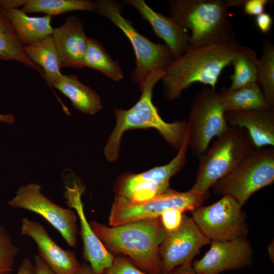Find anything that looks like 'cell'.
<instances>
[{
	"label": "cell",
	"instance_id": "e0dca14e",
	"mask_svg": "<svg viewBox=\"0 0 274 274\" xmlns=\"http://www.w3.org/2000/svg\"><path fill=\"white\" fill-rule=\"evenodd\" d=\"M58 54L60 67L83 68L84 58L89 38L81 20L75 16L66 18L52 35Z\"/></svg>",
	"mask_w": 274,
	"mask_h": 274
},
{
	"label": "cell",
	"instance_id": "6da1fadb",
	"mask_svg": "<svg viewBox=\"0 0 274 274\" xmlns=\"http://www.w3.org/2000/svg\"><path fill=\"white\" fill-rule=\"evenodd\" d=\"M241 46L238 42L232 44L189 47L164 70L161 80L165 98L172 101L179 98L184 90L196 82L216 89L221 72L226 66L231 65Z\"/></svg>",
	"mask_w": 274,
	"mask_h": 274
},
{
	"label": "cell",
	"instance_id": "74e56055",
	"mask_svg": "<svg viewBox=\"0 0 274 274\" xmlns=\"http://www.w3.org/2000/svg\"><path fill=\"white\" fill-rule=\"evenodd\" d=\"M75 274H94V273L89 264L84 263L82 264L80 270Z\"/></svg>",
	"mask_w": 274,
	"mask_h": 274
},
{
	"label": "cell",
	"instance_id": "4dcf8cb0",
	"mask_svg": "<svg viewBox=\"0 0 274 274\" xmlns=\"http://www.w3.org/2000/svg\"><path fill=\"white\" fill-rule=\"evenodd\" d=\"M184 212L180 209H169L163 211L160 217L166 231L177 229L181 224Z\"/></svg>",
	"mask_w": 274,
	"mask_h": 274
},
{
	"label": "cell",
	"instance_id": "ac0fdd59",
	"mask_svg": "<svg viewBox=\"0 0 274 274\" xmlns=\"http://www.w3.org/2000/svg\"><path fill=\"white\" fill-rule=\"evenodd\" d=\"M123 3L133 7L142 18L148 22L155 33L162 39L174 59L189 48V35L169 16L156 12L144 0H124Z\"/></svg>",
	"mask_w": 274,
	"mask_h": 274
},
{
	"label": "cell",
	"instance_id": "1f68e13d",
	"mask_svg": "<svg viewBox=\"0 0 274 274\" xmlns=\"http://www.w3.org/2000/svg\"><path fill=\"white\" fill-rule=\"evenodd\" d=\"M268 0H245L242 8L245 14L257 16L264 12Z\"/></svg>",
	"mask_w": 274,
	"mask_h": 274
},
{
	"label": "cell",
	"instance_id": "8fae6325",
	"mask_svg": "<svg viewBox=\"0 0 274 274\" xmlns=\"http://www.w3.org/2000/svg\"><path fill=\"white\" fill-rule=\"evenodd\" d=\"M41 188L36 183L20 186L8 205L39 215L60 233L68 246L75 247L78 231L76 213L51 200L41 193Z\"/></svg>",
	"mask_w": 274,
	"mask_h": 274
},
{
	"label": "cell",
	"instance_id": "cb8c5ba5",
	"mask_svg": "<svg viewBox=\"0 0 274 274\" xmlns=\"http://www.w3.org/2000/svg\"><path fill=\"white\" fill-rule=\"evenodd\" d=\"M0 59L15 60L38 72L43 76V70L28 57L24 46L17 37L5 10L0 6Z\"/></svg>",
	"mask_w": 274,
	"mask_h": 274
},
{
	"label": "cell",
	"instance_id": "9a60e30c",
	"mask_svg": "<svg viewBox=\"0 0 274 274\" xmlns=\"http://www.w3.org/2000/svg\"><path fill=\"white\" fill-rule=\"evenodd\" d=\"M65 188L64 197L66 203L75 210L80 220L84 257L89 263L94 274H104L112 265L115 257L95 234L87 220L81 200L84 187L74 181L71 187L65 186Z\"/></svg>",
	"mask_w": 274,
	"mask_h": 274
},
{
	"label": "cell",
	"instance_id": "7402d4cb",
	"mask_svg": "<svg viewBox=\"0 0 274 274\" xmlns=\"http://www.w3.org/2000/svg\"><path fill=\"white\" fill-rule=\"evenodd\" d=\"M219 93L225 112L274 108L267 103L256 83L234 89L224 87Z\"/></svg>",
	"mask_w": 274,
	"mask_h": 274
},
{
	"label": "cell",
	"instance_id": "f546056e",
	"mask_svg": "<svg viewBox=\"0 0 274 274\" xmlns=\"http://www.w3.org/2000/svg\"><path fill=\"white\" fill-rule=\"evenodd\" d=\"M105 274H150L141 269L130 260L123 257L114 258L112 265Z\"/></svg>",
	"mask_w": 274,
	"mask_h": 274
},
{
	"label": "cell",
	"instance_id": "f35d334b",
	"mask_svg": "<svg viewBox=\"0 0 274 274\" xmlns=\"http://www.w3.org/2000/svg\"><path fill=\"white\" fill-rule=\"evenodd\" d=\"M15 121V118L12 114H0V122L8 124H12Z\"/></svg>",
	"mask_w": 274,
	"mask_h": 274
},
{
	"label": "cell",
	"instance_id": "8d00e7d4",
	"mask_svg": "<svg viewBox=\"0 0 274 274\" xmlns=\"http://www.w3.org/2000/svg\"><path fill=\"white\" fill-rule=\"evenodd\" d=\"M16 274H34V265L28 258L22 262Z\"/></svg>",
	"mask_w": 274,
	"mask_h": 274
},
{
	"label": "cell",
	"instance_id": "7c38bea8",
	"mask_svg": "<svg viewBox=\"0 0 274 274\" xmlns=\"http://www.w3.org/2000/svg\"><path fill=\"white\" fill-rule=\"evenodd\" d=\"M187 153L179 151L167 164L139 174H127L119 177L115 186L116 196L124 197L133 203L147 201L167 190L170 178L184 166Z\"/></svg>",
	"mask_w": 274,
	"mask_h": 274
},
{
	"label": "cell",
	"instance_id": "60d3db41",
	"mask_svg": "<svg viewBox=\"0 0 274 274\" xmlns=\"http://www.w3.org/2000/svg\"><path fill=\"white\" fill-rule=\"evenodd\" d=\"M104 274H105V273H104Z\"/></svg>",
	"mask_w": 274,
	"mask_h": 274
},
{
	"label": "cell",
	"instance_id": "ab89813d",
	"mask_svg": "<svg viewBox=\"0 0 274 274\" xmlns=\"http://www.w3.org/2000/svg\"><path fill=\"white\" fill-rule=\"evenodd\" d=\"M267 253L271 261L274 262V244L273 242L269 244L267 247Z\"/></svg>",
	"mask_w": 274,
	"mask_h": 274
},
{
	"label": "cell",
	"instance_id": "4fadbf2b",
	"mask_svg": "<svg viewBox=\"0 0 274 274\" xmlns=\"http://www.w3.org/2000/svg\"><path fill=\"white\" fill-rule=\"evenodd\" d=\"M210 243L192 218L184 214L180 226L173 231H166L160 246L161 274H167L178 266L192 263L200 249Z\"/></svg>",
	"mask_w": 274,
	"mask_h": 274
},
{
	"label": "cell",
	"instance_id": "d6a6232c",
	"mask_svg": "<svg viewBox=\"0 0 274 274\" xmlns=\"http://www.w3.org/2000/svg\"><path fill=\"white\" fill-rule=\"evenodd\" d=\"M255 22L259 30L266 34L270 30L273 21L269 13L264 12L256 17Z\"/></svg>",
	"mask_w": 274,
	"mask_h": 274
},
{
	"label": "cell",
	"instance_id": "5b68a950",
	"mask_svg": "<svg viewBox=\"0 0 274 274\" xmlns=\"http://www.w3.org/2000/svg\"><path fill=\"white\" fill-rule=\"evenodd\" d=\"M256 148L245 128L229 125L227 130L198 157L195 182L189 190L208 196L210 188L231 172Z\"/></svg>",
	"mask_w": 274,
	"mask_h": 274
},
{
	"label": "cell",
	"instance_id": "d6986e66",
	"mask_svg": "<svg viewBox=\"0 0 274 274\" xmlns=\"http://www.w3.org/2000/svg\"><path fill=\"white\" fill-rule=\"evenodd\" d=\"M229 125L245 128L257 148L274 146V108L225 112Z\"/></svg>",
	"mask_w": 274,
	"mask_h": 274
},
{
	"label": "cell",
	"instance_id": "ba28073f",
	"mask_svg": "<svg viewBox=\"0 0 274 274\" xmlns=\"http://www.w3.org/2000/svg\"><path fill=\"white\" fill-rule=\"evenodd\" d=\"M225 110L220 93L211 87L204 88L192 103L187 121L189 148L199 157L208 148L212 140L227 129Z\"/></svg>",
	"mask_w": 274,
	"mask_h": 274
},
{
	"label": "cell",
	"instance_id": "4316f807",
	"mask_svg": "<svg viewBox=\"0 0 274 274\" xmlns=\"http://www.w3.org/2000/svg\"><path fill=\"white\" fill-rule=\"evenodd\" d=\"M21 10L53 17L75 11H93L96 10V3L89 0H27Z\"/></svg>",
	"mask_w": 274,
	"mask_h": 274
},
{
	"label": "cell",
	"instance_id": "603a6c76",
	"mask_svg": "<svg viewBox=\"0 0 274 274\" xmlns=\"http://www.w3.org/2000/svg\"><path fill=\"white\" fill-rule=\"evenodd\" d=\"M24 47L29 58L43 70V77L50 86L61 79L63 75L52 35Z\"/></svg>",
	"mask_w": 274,
	"mask_h": 274
},
{
	"label": "cell",
	"instance_id": "44dd1931",
	"mask_svg": "<svg viewBox=\"0 0 274 274\" xmlns=\"http://www.w3.org/2000/svg\"><path fill=\"white\" fill-rule=\"evenodd\" d=\"M52 86L67 97L75 108L83 113L93 115L102 108L98 94L79 81L77 76L63 75Z\"/></svg>",
	"mask_w": 274,
	"mask_h": 274
},
{
	"label": "cell",
	"instance_id": "3957f363",
	"mask_svg": "<svg viewBox=\"0 0 274 274\" xmlns=\"http://www.w3.org/2000/svg\"><path fill=\"white\" fill-rule=\"evenodd\" d=\"M90 225L106 247L128 256L141 269L161 274L159 247L165 232L160 217L108 227L95 221Z\"/></svg>",
	"mask_w": 274,
	"mask_h": 274
},
{
	"label": "cell",
	"instance_id": "7a4b0ae2",
	"mask_svg": "<svg viewBox=\"0 0 274 274\" xmlns=\"http://www.w3.org/2000/svg\"><path fill=\"white\" fill-rule=\"evenodd\" d=\"M245 0H171L168 12L184 30L190 48L238 43L228 9L242 7Z\"/></svg>",
	"mask_w": 274,
	"mask_h": 274
},
{
	"label": "cell",
	"instance_id": "277c9868",
	"mask_svg": "<svg viewBox=\"0 0 274 274\" xmlns=\"http://www.w3.org/2000/svg\"><path fill=\"white\" fill-rule=\"evenodd\" d=\"M164 75V71L150 75L140 88L142 92L140 99L130 109L115 110L116 125L104 149L105 155L109 161L117 160L122 135L126 130L132 129H156L174 148L179 150L182 146L188 134L187 121L165 122L152 102L154 88Z\"/></svg>",
	"mask_w": 274,
	"mask_h": 274
},
{
	"label": "cell",
	"instance_id": "83f0119b",
	"mask_svg": "<svg viewBox=\"0 0 274 274\" xmlns=\"http://www.w3.org/2000/svg\"><path fill=\"white\" fill-rule=\"evenodd\" d=\"M258 82L265 100L274 108V46L269 41L263 43L262 54L258 58Z\"/></svg>",
	"mask_w": 274,
	"mask_h": 274
},
{
	"label": "cell",
	"instance_id": "52a82bcc",
	"mask_svg": "<svg viewBox=\"0 0 274 274\" xmlns=\"http://www.w3.org/2000/svg\"><path fill=\"white\" fill-rule=\"evenodd\" d=\"M274 181V148L256 147L231 172L212 187L214 193L228 195L242 207L258 190Z\"/></svg>",
	"mask_w": 274,
	"mask_h": 274
},
{
	"label": "cell",
	"instance_id": "f1b7e54d",
	"mask_svg": "<svg viewBox=\"0 0 274 274\" xmlns=\"http://www.w3.org/2000/svg\"><path fill=\"white\" fill-rule=\"evenodd\" d=\"M19 252L5 227L0 225V274L12 273Z\"/></svg>",
	"mask_w": 274,
	"mask_h": 274
},
{
	"label": "cell",
	"instance_id": "e575fe53",
	"mask_svg": "<svg viewBox=\"0 0 274 274\" xmlns=\"http://www.w3.org/2000/svg\"><path fill=\"white\" fill-rule=\"evenodd\" d=\"M27 0H0V6L4 10L18 9L24 6Z\"/></svg>",
	"mask_w": 274,
	"mask_h": 274
},
{
	"label": "cell",
	"instance_id": "d590c367",
	"mask_svg": "<svg viewBox=\"0 0 274 274\" xmlns=\"http://www.w3.org/2000/svg\"><path fill=\"white\" fill-rule=\"evenodd\" d=\"M167 274H200L193 268L192 263H188L178 266Z\"/></svg>",
	"mask_w": 274,
	"mask_h": 274
},
{
	"label": "cell",
	"instance_id": "484cf974",
	"mask_svg": "<svg viewBox=\"0 0 274 274\" xmlns=\"http://www.w3.org/2000/svg\"><path fill=\"white\" fill-rule=\"evenodd\" d=\"M258 63L255 52L249 47L241 46L231 61L234 72L230 75L231 84L229 88L258 83Z\"/></svg>",
	"mask_w": 274,
	"mask_h": 274
},
{
	"label": "cell",
	"instance_id": "2e32d148",
	"mask_svg": "<svg viewBox=\"0 0 274 274\" xmlns=\"http://www.w3.org/2000/svg\"><path fill=\"white\" fill-rule=\"evenodd\" d=\"M21 222V233L34 241L39 255L55 274H75L80 270L76 253L57 244L40 222L25 217Z\"/></svg>",
	"mask_w": 274,
	"mask_h": 274
},
{
	"label": "cell",
	"instance_id": "30bf717a",
	"mask_svg": "<svg viewBox=\"0 0 274 274\" xmlns=\"http://www.w3.org/2000/svg\"><path fill=\"white\" fill-rule=\"evenodd\" d=\"M242 208L233 198L223 195L216 202L192 211V218L211 242L246 238L249 230Z\"/></svg>",
	"mask_w": 274,
	"mask_h": 274
},
{
	"label": "cell",
	"instance_id": "836d02e7",
	"mask_svg": "<svg viewBox=\"0 0 274 274\" xmlns=\"http://www.w3.org/2000/svg\"><path fill=\"white\" fill-rule=\"evenodd\" d=\"M33 261L34 274H55L39 255L34 256Z\"/></svg>",
	"mask_w": 274,
	"mask_h": 274
},
{
	"label": "cell",
	"instance_id": "9c48e42d",
	"mask_svg": "<svg viewBox=\"0 0 274 274\" xmlns=\"http://www.w3.org/2000/svg\"><path fill=\"white\" fill-rule=\"evenodd\" d=\"M208 196L194 194L189 190L179 192L169 188L154 198L143 203H133L128 199L115 196L110 216V226H117L136 221L158 218L169 209L184 212L193 211L201 206Z\"/></svg>",
	"mask_w": 274,
	"mask_h": 274
},
{
	"label": "cell",
	"instance_id": "d4e9b609",
	"mask_svg": "<svg viewBox=\"0 0 274 274\" xmlns=\"http://www.w3.org/2000/svg\"><path fill=\"white\" fill-rule=\"evenodd\" d=\"M84 66L97 71L116 82L123 78V72L119 61L114 60L103 45L95 39H88Z\"/></svg>",
	"mask_w": 274,
	"mask_h": 274
},
{
	"label": "cell",
	"instance_id": "ffe728a7",
	"mask_svg": "<svg viewBox=\"0 0 274 274\" xmlns=\"http://www.w3.org/2000/svg\"><path fill=\"white\" fill-rule=\"evenodd\" d=\"M4 10L17 38L24 46L32 44L53 33L54 28L51 25L52 16L46 15L30 17L18 9Z\"/></svg>",
	"mask_w": 274,
	"mask_h": 274
},
{
	"label": "cell",
	"instance_id": "8992f818",
	"mask_svg": "<svg viewBox=\"0 0 274 274\" xmlns=\"http://www.w3.org/2000/svg\"><path fill=\"white\" fill-rule=\"evenodd\" d=\"M96 10L120 29L129 41L135 53V66L131 80L141 88L153 73L164 72L174 59L165 45L151 41L140 33L132 22L122 15L123 7L115 0H97Z\"/></svg>",
	"mask_w": 274,
	"mask_h": 274
},
{
	"label": "cell",
	"instance_id": "5bb4252c",
	"mask_svg": "<svg viewBox=\"0 0 274 274\" xmlns=\"http://www.w3.org/2000/svg\"><path fill=\"white\" fill-rule=\"evenodd\" d=\"M210 245L204 255L192 263L194 269L200 274H219L252 264L253 251L246 238L211 241Z\"/></svg>",
	"mask_w": 274,
	"mask_h": 274
}]
</instances>
